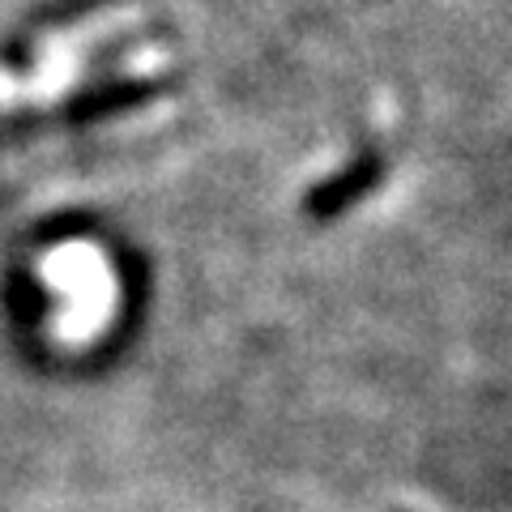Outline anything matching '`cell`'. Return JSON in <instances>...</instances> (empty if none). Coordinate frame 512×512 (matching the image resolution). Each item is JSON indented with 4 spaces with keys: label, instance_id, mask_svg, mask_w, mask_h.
I'll use <instances>...</instances> for the list:
<instances>
[{
    "label": "cell",
    "instance_id": "obj_1",
    "mask_svg": "<svg viewBox=\"0 0 512 512\" xmlns=\"http://www.w3.org/2000/svg\"><path fill=\"white\" fill-rule=\"evenodd\" d=\"M380 180H384V158L376 150H367L350 167H342L338 175H329V180H320L316 188L303 192V214L316 218V222H329V218L346 214L350 205H359Z\"/></svg>",
    "mask_w": 512,
    "mask_h": 512
},
{
    "label": "cell",
    "instance_id": "obj_2",
    "mask_svg": "<svg viewBox=\"0 0 512 512\" xmlns=\"http://www.w3.org/2000/svg\"><path fill=\"white\" fill-rule=\"evenodd\" d=\"M163 90H167V82H158V77H120V82H107L99 90H86V94H77V99H69L60 116L69 120V124L111 120V116H120V111L146 107Z\"/></svg>",
    "mask_w": 512,
    "mask_h": 512
}]
</instances>
